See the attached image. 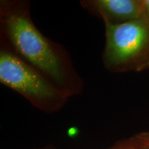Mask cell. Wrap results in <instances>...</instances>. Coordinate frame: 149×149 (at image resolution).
I'll return each instance as SVG.
<instances>
[{
    "label": "cell",
    "mask_w": 149,
    "mask_h": 149,
    "mask_svg": "<svg viewBox=\"0 0 149 149\" xmlns=\"http://www.w3.org/2000/svg\"><path fill=\"white\" fill-rule=\"evenodd\" d=\"M38 149H56L53 146H46ZM107 149H137L131 142L130 138L117 141L115 144Z\"/></svg>",
    "instance_id": "cell-6"
},
{
    "label": "cell",
    "mask_w": 149,
    "mask_h": 149,
    "mask_svg": "<svg viewBox=\"0 0 149 149\" xmlns=\"http://www.w3.org/2000/svg\"><path fill=\"white\" fill-rule=\"evenodd\" d=\"M0 39L1 45L45 76L67 97L83 93L84 82L69 52L37 29L29 1H0Z\"/></svg>",
    "instance_id": "cell-1"
},
{
    "label": "cell",
    "mask_w": 149,
    "mask_h": 149,
    "mask_svg": "<svg viewBox=\"0 0 149 149\" xmlns=\"http://www.w3.org/2000/svg\"><path fill=\"white\" fill-rule=\"evenodd\" d=\"M102 60L104 68L114 73L149 70V21L144 15L124 24L105 26Z\"/></svg>",
    "instance_id": "cell-2"
},
{
    "label": "cell",
    "mask_w": 149,
    "mask_h": 149,
    "mask_svg": "<svg viewBox=\"0 0 149 149\" xmlns=\"http://www.w3.org/2000/svg\"><path fill=\"white\" fill-rule=\"evenodd\" d=\"M145 17L149 21V0H144V13Z\"/></svg>",
    "instance_id": "cell-7"
},
{
    "label": "cell",
    "mask_w": 149,
    "mask_h": 149,
    "mask_svg": "<svg viewBox=\"0 0 149 149\" xmlns=\"http://www.w3.org/2000/svg\"><path fill=\"white\" fill-rule=\"evenodd\" d=\"M80 5L105 26H115L144 15V0H81Z\"/></svg>",
    "instance_id": "cell-4"
},
{
    "label": "cell",
    "mask_w": 149,
    "mask_h": 149,
    "mask_svg": "<svg viewBox=\"0 0 149 149\" xmlns=\"http://www.w3.org/2000/svg\"><path fill=\"white\" fill-rule=\"evenodd\" d=\"M0 82L48 114L62 109L70 99L45 76L1 44Z\"/></svg>",
    "instance_id": "cell-3"
},
{
    "label": "cell",
    "mask_w": 149,
    "mask_h": 149,
    "mask_svg": "<svg viewBox=\"0 0 149 149\" xmlns=\"http://www.w3.org/2000/svg\"><path fill=\"white\" fill-rule=\"evenodd\" d=\"M129 138L137 149H149V130L139 132Z\"/></svg>",
    "instance_id": "cell-5"
}]
</instances>
